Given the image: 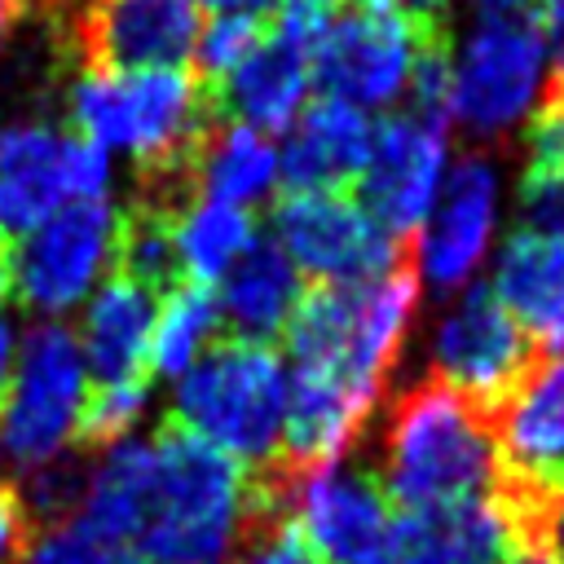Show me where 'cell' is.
Listing matches in <instances>:
<instances>
[{"label":"cell","mask_w":564,"mask_h":564,"mask_svg":"<svg viewBox=\"0 0 564 564\" xmlns=\"http://www.w3.org/2000/svg\"><path fill=\"white\" fill-rule=\"evenodd\" d=\"M494 220H498V167L494 159L471 150L445 172L436 203L414 234L410 260L419 282H427L432 291L467 286V278L489 256Z\"/></svg>","instance_id":"14"},{"label":"cell","mask_w":564,"mask_h":564,"mask_svg":"<svg viewBox=\"0 0 564 564\" xmlns=\"http://www.w3.org/2000/svg\"><path fill=\"white\" fill-rule=\"evenodd\" d=\"M383 555L397 564H507L516 555V538L498 498L485 494L392 516Z\"/></svg>","instance_id":"18"},{"label":"cell","mask_w":564,"mask_h":564,"mask_svg":"<svg viewBox=\"0 0 564 564\" xmlns=\"http://www.w3.org/2000/svg\"><path fill=\"white\" fill-rule=\"evenodd\" d=\"M18 4L26 9V4H57V0H18Z\"/></svg>","instance_id":"40"},{"label":"cell","mask_w":564,"mask_h":564,"mask_svg":"<svg viewBox=\"0 0 564 564\" xmlns=\"http://www.w3.org/2000/svg\"><path fill=\"white\" fill-rule=\"evenodd\" d=\"M449 159V123L410 106L375 123L370 159L357 176V203L392 242H414L423 216L436 203Z\"/></svg>","instance_id":"11"},{"label":"cell","mask_w":564,"mask_h":564,"mask_svg":"<svg viewBox=\"0 0 564 564\" xmlns=\"http://www.w3.org/2000/svg\"><path fill=\"white\" fill-rule=\"evenodd\" d=\"M489 291L538 352L564 348V242L516 229L494 260Z\"/></svg>","instance_id":"21"},{"label":"cell","mask_w":564,"mask_h":564,"mask_svg":"<svg viewBox=\"0 0 564 564\" xmlns=\"http://www.w3.org/2000/svg\"><path fill=\"white\" fill-rule=\"evenodd\" d=\"M269 225L291 264L317 282H366L410 256L344 189H286Z\"/></svg>","instance_id":"9"},{"label":"cell","mask_w":564,"mask_h":564,"mask_svg":"<svg viewBox=\"0 0 564 564\" xmlns=\"http://www.w3.org/2000/svg\"><path fill=\"white\" fill-rule=\"evenodd\" d=\"M489 419L498 445V480H564V348L538 352Z\"/></svg>","instance_id":"16"},{"label":"cell","mask_w":564,"mask_h":564,"mask_svg":"<svg viewBox=\"0 0 564 564\" xmlns=\"http://www.w3.org/2000/svg\"><path fill=\"white\" fill-rule=\"evenodd\" d=\"M269 35V13H212L194 40V75L203 88L220 84L260 40Z\"/></svg>","instance_id":"27"},{"label":"cell","mask_w":564,"mask_h":564,"mask_svg":"<svg viewBox=\"0 0 564 564\" xmlns=\"http://www.w3.org/2000/svg\"><path fill=\"white\" fill-rule=\"evenodd\" d=\"M9 379H13V326L0 317V405H4Z\"/></svg>","instance_id":"35"},{"label":"cell","mask_w":564,"mask_h":564,"mask_svg":"<svg viewBox=\"0 0 564 564\" xmlns=\"http://www.w3.org/2000/svg\"><path fill=\"white\" fill-rule=\"evenodd\" d=\"M84 379L88 366L79 335L53 317L35 322L18 348V375L9 379L0 405V454L18 471L57 458L75 441V423L88 397Z\"/></svg>","instance_id":"6"},{"label":"cell","mask_w":564,"mask_h":564,"mask_svg":"<svg viewBox=\"0 0 564 564\" xmlns=\"http://www.w3.org/2000/svg\"><path fill=\"white\" fill-rule=\"evenodd\" d=\"M229 564H326V560L304 542L291 516H278V520L256 524Z\"/></svg>","instance_id":"30"},{"label":"cell","mask_w":564,"mask_h":564,"mask_svg":"<svg viewBox=\"0 0 564 564\" xmlns=\"http://www.w3.org/2000/svg\"><path fill=\"white\" fill-rule=\"evenodd\" d=\"M13 286V269H9V247H4V234H0V300L9 295Z\"/></svg>","instance_id":"38"},{"label":"cell","mask_w":564,"mask_h":564,"mask_svg":"<svg viewBox=\"0 0 564 564\" xmlns=\"http://www.w3.org/2000/svg\"><path fill=\"white\" fill-rule=\"evenodd\" d=\"M286 516L326 564H366L388 551L392 498L375 471L348 463L291 471Z\"/></svg>","instance_id":"12"},{"label":"cell","mask_w":564,"mask_h":564,"mask_svg":"<svg viewBox=\"0 0 564 564\" xmlns=\"http://www.w3.org/2000/svg\"><path fill=\"white\" fill-rule=\"evenodd\" d=\"M176 260H181V278L212 286L256 238V220L247 207L220 203V198H189L176 220Z\"/></svg>","instance_id":"24"},{"label":"cell","mask_w":564,"mask_h":564,"mask_svg":"<svg viewBox=\"0 0 564 564\" xmlns=\"http://www.w3.org/2000/svg\"><path fill=\"white\" fill-rule=\"evenodd\" d=\"M220 326V308H216V291L203 282H176L163 295V308L154 317V335H150V370L159 375H185L212 344Z\"/></svg>","instance_id":"25"},{"label":"cell","mask_w":564,"mask_h":564,"mask_svg":"<svg viewBox=\"0 0 564 564\" xmlns=\"http://www.w3.org/2000/svg\"><path fill=\"white\" fill-rule=\"evenodd\" d=\"M471 22H511V18H529L533 0H463Z\"/></svg>","instance_id":"33"},{"label":"cell","mask_w":564,"mask_h":564,"mask_svg":"<svg viewBox=\"0 0 564 564\" xmlns=\"http://www.w3.org/2000/svg\"><path fill=\"white\" fill-rule=\"evenodd\" d=\"M57 4H62V0H57Z\"/></svg>","instance_id":"42"},{"label":"cell","mask_w":564,"mask_h":564,"mask_svg":"<svg viewBox=\"0 0 564 564\" xmlns=\"http://www.w3.org/2000/svg\"><path fill=\"white\" fill-rule=\"evenodd\" d=\"M533 357H538L533 339L498 304L489 282L467 286L454 300V308L441 317L432 339V375L458 388L463 397H471L489 414L516 388V379L529 370Z\"/></svg>","instance_id":"13"},{"label":"cell","mask_w":564,"mask_h":564,"mask_svg":"<svg viewBox=\"0 0 564 564\" xmlns=\"http://www.w3.org/2000/svg\"><path fill=\"white\" fill-rule=\"evenodd\" d=\"M154 485L132 546L154 564H229L247 533L286 516L225 449L167 419L154 436Z\"/></svg>","instance_id":"2"},{"label":"cell","mask_w":564,"mask_h":564,"mask_svg":"<svg viewBox=\"0 0 564 564\" xmlns=\"http://www.w3.org/2000/svg\"><path fill=\"white\" fill-rule=\"evenodd\" d=\"M516 216L524 234L564 242V172L524 167L520 189H516Z\"/></svg>","instance_id":"28"},{"label":"cell","mask_w":564,"mask_h":564,"mask_svg":"<svg viewBox=\"0 0 564 564\" xmlns=\"http://www.w3.org/2000/svg\"><path fill=\"white\" fill-rule=\"evenodd\" d=\"M313 44L278 31L269 22V35L220 79L207 88L216 119H238L260 132H286L291 119L304 110L308 88H313V66H308Z\"/></svg>","instance_id":"17"},{"label":"cell","mask_w":564,"mask_h":564,"mask_svg":"<svg viewBox=\"0 0 564 564\" xmlns=\"http://www.w3.org/2000/svg\"><path fill=\"white\" fill-rule=\"evenodd\" d=\"M427 35L392 0H344L317 31L308 66L322 97H339L361 110H383L405 97L410 70Z\"/></svg>","instance_id":"5"},{"label":"cell","mask_w":564,"mask_h":564,"mask_svg":"<svg viewBox=\"0 0 564 564\" xmlns=\"http://www.w3.org/2000/svg\"><path fill=\"white\" fill-rule=\"evenodd\" d=\"M414 26H423V31H445V9H449V0H392Z\"/></svg>","instance_id":"34"},{"label":"cell","mask_w":564,"mask_h":564,"mask_svg":"<svg viewBox=\"0 0 564 564\" xmlns=\"http://www.w3.org/2000/svg\"><path fill=\"white\" fill-rule=\"evenodd\" d=\"M375 141V119L339 97L304 101L278 145V181L286 189H344L361 176Z\"/></svg>","instance_id":"19"},{"label":"cell","mask_w":564,"mask_h":564,"mask_svg":"<svg viewBox=\"0 0 564 564\" xmlns=\"http://www.w3.org/2000/svg\"><path fill=\"white\" fill-rule=\"evenodd\" d=\"M366 564H397V560H388V555H379V560H366Z\"/></svg>","instance_id":"41"},{"label":"cell","mask_w":564,"mask_h":564,"mask_svg":"<svg viewBox=\"0 0 564 564\" xmlns=\"http://www.w3.org/2000/svg\"><path fill=\"white\" fill-rule=\"evenodd\" d=\"M31 516L22 507V494L13 480H0V564H13L31 538Z\"/></svg>","instance_id":"31"},{"label":"cell","mask_w":564,"mask_h":564,"mask_svg":"<svg viewBox=\"0 0 564 564\" xmlns=\"http://www.w3.org/2000/svg\"><path fill=\"white\" fill-rule=\"evenodd\" d=\"M198 0H79L70 44L97 70L185 66L198 40Z\"/></svg>","instance_id":"15"},{"label":"cell","mask_w":564,"mask_h":564,"mask_svg":"<svg viewBox=\"0 0 564 564\" xmlns=\"http://www.w3.org/2000/svg\"><path fill=\"white\" fill-rule=\"evenodd\" d=\"M18 18H22V4L18 0H0V44L9 40V31H13Z\"/></svg>","instance_id":"37"},{"label":"cell","mask_w":564,"mask_h":564,"mask_svg":"<svg viewBox=\"0 0 564 564\" xmlns=\"http://www.w3.org/2000/svg\"><path fill=\"white\" fill-rule=\"evenodd\" d=\"M115 234L119 212L106 198L66 203L35 229H26L18 238V251L9 256L22 304L44 317L75 308L115 264Z\"/></svg>","instance_id":"10"},{"label":"cell","mask_w":564,"mask_h":564,"mask_svg":"<svg viewBox=\"0 0 564 564\" xmlns=\"http://www.w3.org/2000/svg\"><path fill=\"white\" fill-rule=\"evenodd\" d=\"M159 291L110 269V278L97 286V295L84 308L79 348L84 366L97 383H128L150 379V335L159 317Z\"/></svg>","instance_id":"20"},{"label":"cell","mask_w":564,"mask_h":564,"mask_svg":"<svg viewBox=\"0 0 564 564\" xmlns=\"http://www.w3.org/2000/svg\"><path fill=\"white\" fill-rule=\"evenodd\" d=\"M533 26L555 70H564V0H533Z\"/></svg>","instance_id":"32"},{"label":"cell","mask_w":564,"mask_h":564,"mask_svg":"<svg viewBox=\"0 0 564 564\" xmlns=\"http://www.w3.org/2000/svg\"><path fill=\"white\" fill-rule=\"evenodd\" d=\"M110 154L75 128L13 119L0 128V234H26L66 203L106 198Z\"/></svg>","instance_id":"8"},{"label":"cell","mask_w":564,"mask_h":564,"mask_svg":"<svg viewBox=\"0 0 564 564\" xmlns=\"http://www.w3.org/2000/svg\"><path fill=\"white\" fill-rule=\"evenodd\" d=\"M516 551H529L542 564H564V480L555 485H516L498 480L494 489Z\"/></svg>","instance_id":"26"},{"label":"cell","mask_w":564,"mask_h":564,"mask_svg":"<svg viewBox=\"0 0 564 564\" xmlns=\"http://www.w3.org/2000/svg\"><path fill=\"white\" fill-rule=\"evenodd\" d=\"M383 489L401 511H427L498 489L494 419L436 375L419 379L388 405Z\"/></svg>","instance_id":"3"},{"label":"cell","mask_w":564,"mask_h":564,"mask_svg":"<svg viewBox=\"0 0 564 564\" xmlns=\"http://www.w3.org/2000/svg\"><path fill=\"white\" fill-rule=\"evenodd\" d=\"M70 123L106 154L119 150L137 163V203L181 212L194 194V154L220 123L207 88L185 66L97 70L84 66L66 97Z\"/></svg>","instance_id":"1"},{"label":"cell","mask_w":564,"mask_h":564,"mask_svg":"<svg viewBox=\"0 0 564 564\" xmlns=\"http://www.w3.org/2000/svg\"><path fill=\"white\" fill-rule=\"evenodd\" d=\"M546 75V48L533 18L471 22L458 48H449L445 115L476 141L511 132L538 101Z\"/></svg>","instance_id":"7"},{"label":"cell","mask_w":564,"mask_h":564,"mask_svg":"<svg viewBox=\"0 0 564 564\" xmlns=\"http://www.w3.org/2000/svg\"><path fill=\"white\" fill-rule=\"evenodd\" d=\"M300 295H304L300 269L291 264V256L273 242V234H256L247 251L220 273L216 308H220V322H229L238 339L269 344L273 335H282Z\"/></svg>","instance_id":"22"},{"label":"cell","mask_w":564,"mask_h":564,"mask_svg":"<svg viewBox=\"0 0 564 564\" xmlns=\"http://www.w3.org/2000/svg\"><path fill=\"white\" fill-rule=\"evenodd\" d=\"M172 419L251 471L278 463L286 419L282 357L260 339H216L181 375Z\"/></svg>","instance_id":"4"},{"label":"cell","mask_w":564,"mask_h":564,"mask_svg":"<svg viewBox=\"0 0 564 564\" xmlns=\"http://www.w3.org/2000/svg\"><path fill=\"white\" fill-rule=\"evenodd\" d=\"M273 185H278V145L269 132L238 123V119H220L203 137V145L194 154V194L198 198L251 207Z\"/></svg>","instance_id":"23"},{"label":"cell","mask_w":564,"mask_h":564,"mask_svg":"<svg viewBox=\"0 0 564 564\" xmlns=\"http://www.w3.org/2000/svg\"><path fill=\"white\" fill-rule=\"evenodd\" d=\"M110 551H115V546L97 542L79 520H66V524H44V529H35L13 564H106Z\"/></svg>","instance_id":"29"},{"label":"cell","mask_w":564,"mask_h":564,"mask_svg":"<svg viewBox=\"0 0 564 564\" xmlns=\"http://www.w3.org/2000/svg\"><path fill=\"white\" fill-rule=\"evenodd\" d=\"M212 13H269L273 0H198Z\"/></svg>","instance_id":"36"},{"label":"cell","mask_w":564,"mask_h":564,"mask_svg":"<svg viewBox=\"0 0 564 564\" xmlns=\"http://www.w3.org/2000/svg\"><path fill=\"white\" fill-rule=\"evenodd\" d=\"M106 564H154V560H150V555H141V551H123V546H115Z\"/></svg>","instance_id":"39"}]
</instances>
